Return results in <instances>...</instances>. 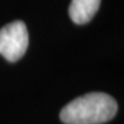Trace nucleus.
I'll list each match as a JSON object with an SVG mask.
<instances>
[{"instance_id": "nucleus-3", "label": "nucleus", "mask_w": 124, "mask_h": 124, "mask_svg": "<svg viewBox=\"0 0 124 124\" xmlns=\"http://www.w3.org/2000/svg\"><path fill=\"white\" fill-rule=\"evenodd\" d=\"M101 0H71L69 14L75 24H86L94 18Z\"/></svg>"}, {"instance_id": "nucleus-1", "label": "nucleus", "mask_w": 124, "mask_h": 124, "mask_svg": "<svg viewBox=\"0 0 124 124\" xmlns=\"http://www.w3.org/2000/svg\"><path fill=\"white\" fill-rule=\"evenodd\" d=\"M116 111L114 98L104 93H90L65 105L60 119L65 124H103L111 120Z\"/></svg>"}, {"instance_id": "nucleus-2", "label": "nucleus", "mask_w": 124, "mask_h": 124, "mask_svg": "<svg viewBox=\"0 0 124 124\" xmlns=\"http://www.w3.org/2000/svg\"><path fill=\"white\" fill-rule=\"evenodd\" d=\"M28 43V29L22 20L12 22L0 29V54L9 62H16L23 57Z\"/></svg>"}]
</instances>
